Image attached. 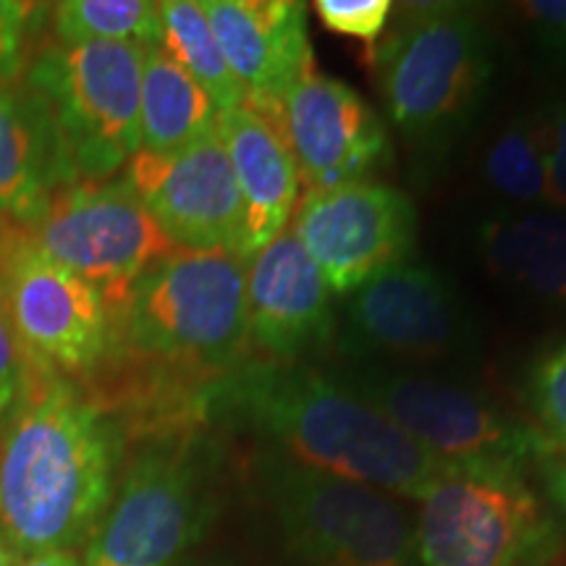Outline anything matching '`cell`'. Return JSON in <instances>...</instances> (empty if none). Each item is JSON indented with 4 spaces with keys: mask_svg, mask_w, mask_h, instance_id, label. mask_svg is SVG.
Wrapping results in <instances>:
<instances>
[{
    "mask_svg": "<svg viewBox=\"0 0 566 566\" xmlns=\"http://www.w3.org/2000/svg\"><path fill=\"white\" fill-rule=\"evenodd\" d=\"M223 407L239 415L275 454L310 470L422 501L451 464L420 449L334 373L265 359L223 386Z\"/></svg>",
    "mask_w": 566,
    "mask_h": 566,
    "instance_id": "6da1fadb",
    "label": "cell"
},
{
    "mask_svg": "<svg viewBox=\"0 0 566 566\" xmlns=\"http://www.w3.org/2000/svg\"><path fill=\"white\" fill-rule=\"evenodd\" d=\"M116 433L63 386L32 394L0 438V530L13 554L74 551L113 495Z\"/></svg>",
    "mask_w": 566,
    "mask_h": 566,
    "instance_id": "7a4b0ae2",
    "label": "cell"
},
{
    "mask_svg": "<svg viewBox=\"0 0 566 566\" xmlns=\"http://www.w3.org/2000/svg\"><path fill=\"white\" fill-rule=\"evenodd\" d=\"M367 63L388 122L420 150H443L475 122L493 74L483 21L462 3L394 11Z\"/></svg>",
    "mask_w": 566,
    "mask_h": 566,
    "instance_id": "3957f363",
    "label": "cell"
},
{
    "mask_svg": "<svg viewBox=\"0 0 566 566\" xmlns=\"http://www.w3.org/2000/svg\"><path fill=\"white\" fill-rule=\"evenodd\" d=\"M132 349L189 365H231L250 342L244 258L174 250L147 268L122 300Z\"/></svg>",
    "mask_w": 566,
    "mask_h": 566,
    "instance_id": "277c9868",
    "label": "cell"
},
{
    "mask_svg": "<svg viewBox=\"0 0 566 566\" xmlns=\"http://www.w3.org/2000/svg\"><path fill=\"white\" fill-rule=\"evenodd\" d=\"M283 546L302 566H415V520L396 495L281 454L260 464Z\"/></svg>",
    "mask_w": 566,
    "mask_h": 566,
    "instance_id": "5b68a950",
    "label": "cell"
},
{
    "mask_svg": "<svg viewBox=\"0 0 566 566\" xmlns=\"http://www.w3.org/2000/svg\"><path fill=\"white\" fill-rule=\"evenodd\" d=\"M331 373L420 449L451 467L522 472L530 457L548 454L535 428L512 420L470 388L380 363H349Z\"/></svg>",
    "mask_w": 566,
    "mask_h": 566,
    "instance_id": "8992f818",
    "label": "cell"
},
{
    "mask_svg": "<svg viewBox=\"0 0 566 566\" xmlns=\"http://www.w3.org/2000/svg\"><path fill=\"white\" fill-rule=\"evenodd\" d=\"M145 48L134 42L53 45L27 84L51 108L76 176L108 179L139 153V87Z\"/></svg>",
    "mask_w": 566,
    "mask_h": 566,
    "instance_id": "52a82bcc",
    "label": "cell"
},
{
    "mask_svg": "<svg viewBox=\"0 0 566 566\" xmlns=\"http://www.w3.org/2000/svg\"><path fill=\"white\" fill-rule=\"evenodd\" d=\"M548 541L546 514L512 470L449 467L415 520L422 566H533Z\"/></svg>",
    "mask_w": 566,
    "mask_h": 566,
    "instance_id": "ba28073f",
    "label": "cell"
},
{
    "mask_svg": "<svg viewBox=\"0 0 566 566\" xmlns=\"http://www.w3.org/2000/svg\"><path fill=\"white\" fill-rule=\"evenodd\" d=\"M210 470L197 443L134 459L92 530L84 566H174L210 516Z\"/></svg>",
    "mask_w": 566,
    "mask_h": 566,
    "instance_id": "9c48e42d",
    "label": "cell"
},
{
    "mask_svg": "<svg viewBox=\"0 0 566 566\" xmlns=\"http://www.w3.org/2000/svg\"><path fill=\"white\" fill-rule=\"evenodd\" d=\"M34 221V250L108 302H122L147 268L179 250L126 179L61 187Z\"/></svg>",
    "mask_w": 566,
    "mask_h": 566,
    "instance_id": "30bf717a",
    "label": "cell"
},
{
    "mask_svg": "<svg viewBox=\"0 0 566 566\" xmlns=\"http://www.w3.org/2000/svg\"><path fill=\"white\" fill-rule=\"evenodd\" d=\"M346 296L338 349L349 363H443L470 346L462 302L436 268L405 260Z\"/></svg>",
    "mask_w": 566,
    "mask_h": 566,
    "instance_id": "8fae6325",
    "label": "cell"
},
{
    "mask_svg": "<svg viewBox=\"0 0 566 566\" xmlns=\"http://www.w3.org/2000/svg\"><path fill=\"white\" fill-rule=\"evenodd\" d=\"M331 294H352L415 250L417 212L405 192L380 181H352L304 192L292 218Z\"/></svg>",
    "mask_w": 566,
    "mask_h": 566,
    "instance_id": "7c38bea8",
    "label": "cell"
},
{
    "mask_svg": "<svg viewBox=\"0 0 566 566\" xmlns=\"http://www.w3.org/2000/svg\"><path fill=\"white\" fill-rule=\"evenodd\" d=\"M124 179L176 247L242 258L244 205L218 132L174 153L139 150Z\"/></svg>",
    "mask_w": 566,
    "mask_h": 566,
    "instance_id": "4fadbf2b",
    "label": "cell"
},
{
    "mask_svg": "<svg viewBox=\"0 0 566 566\" xmlns=\"http://www.w3.org/2000/svg\"><path fill=\"white\" fill-rule=\"evenodd\" d=\"M271 116L292 150L307 192L367 181L391 155L384 118L357 90L310 69Z\"/></svg>",
    "mask_w": 566,
    "mask_h": 566,
    "instance_id": "5bb4252c",
    "label": "cell"
},
{
    "mask_svg": "<svg viewBox=\"0 0 566 566\" xmlns=\"http://www.w3.org/2000/svg\"><path fill=\"white\" fill-rule=\"evenodd\" d=\"M21 342L48 363L82 370L111 344V304L90 281L27 244L3 289Z\"/></svg>",
    "mask_w": 566,
    "mask_h": 566,
    "instance_id": "9a60e30c",
    "label": "cell"
},
{
    "mask_svg": "<svg viewBox=\"0 0 566 566\" xmlns=\"http://www.w3.org/2000/svg\"><path fill=\"white\" fill-rule=\"evenodd\" d=\"M244 275L247 331L268 357L296 363V357L328 342L334 334V294L292 226L244 258Z\"/></svg>",
    "mask_w": 566,
    "mask_h": 566,
    "instance_id": "2e32d148",
    "label": "cell"
},
{
    "mask_svg": "<svg viewBox=\"0 0 566 566\" xmlns=\"http://www.w3.org/2000/svg\"><path fill=\"white\" fill-rule=\"evenodd\" d=\"M244 105L273 113L289 90L315 69L307 6L296 0H200Z\"/></svg>",
    "mask_w": 566,
    "mask_h": 566,
    "instance_id": "e0dca14e",
    "label": "cell"
},
{
    "mask_svg": "<svg viewBox=\"0 0 566 566\" xmlns=\"http://www.w3.org/2000/svg\"><path fill=\"white\" fill-rule=\"evenodd\" d=\"M216 132L242 195V258H250L294 218L302 187L300 168L273 118L250 105L221 113Z\"/></svg>",
    "mask_w": 566,
    "mask_h": 566,
    "instance_id": "ac0fdd59",
    "label": "cell"
},
{
    "mask_svg": "<svg viewBox=\"0 0 566 566\" xmlns=\"http://www.w3.org/2000/svg\"><path fill=\"white\" fill-rule=\"evenodd\" d=\"M76 171L51 108L30 84H0V216L38 218Z\"/></svg>",
    "mask_w": 566,
    "mask_h": 566,
    "instance_id": "d6986e66",
    "label": "cell"
},
{
    "mask_svg": "<svg viewBox=\"0 0 566 566\" xmlns=\"http://www.w3.org/2000/svg\"><path fill=\"white\" fill-rule=\"evenodd\" d=\"M478 252L495 279L535 302L566 310V212L530 210L485 218Z\"/></svg>",
    "mask_w": 566,
    "mask_h": 566,
    "instance_id": "ffe728a7",
    "label": "cell"
},
{
    "mask_svg": "<svg viewBox=\"0 0 566 566\" xmlns=\"http://www.w3.org/2000/svg\"><path fill=\"white\" fill-rule=\"evenodd\" d=\"M221 111L160 45L145 48L139 87V150L174 153L216 134Z\"/></svg>",
    "mask_w": 566,
    "mask_h": 566,
    "instance_id": "44dd1931",
    "label": "cell"
},
{
    "mask_svg": "<svg viewBox=\"0 0 566 566\" xmlns=\"http://www.w3.org/2000/svg\"><path fill=\"white\" fill-rule=\"evenodd\" d=\"M158 45L208 92L216 108L226 113L244 105V92L223 59L200 0H166L158 3Z\"/></svg>",
    "mask_w": 566,
    "mask_h": 566,
    "instance_id": "7402d4cb",
    "label": "cell"
},
{
    "mask_svg": "<svg viewBox=\"0 0 566 566\" xmlns=\"http://www.w3.org/2000/svg\"><path fill=\"white\" fill-rule=\"evenodd\" d=\"M59 45L134 42L150 48L160 40L158 3L150 0H66L53 6Z\"/></svg>",
    "mask_w": 566,
    "mask_h": 566,
    "instance_id": "603a6c76",
    "label": "cell"
},
{
    "mask_svg": "<svg viewBox=\"0 0 566 566\" xmlns=\"http://www.w3.org/2000/svg\"><path fill=\"white\" fill-rule=\"evenodd\" d=\"M483 176L504 200L520 205L546 202V158L537 118H516L485 150Z\"/></svg>",
    "mask_w": 566,
    "mask_h": 566,
    "instance_id": "cb8c5ba5",
    "label": "cell"
},
{
    "mask_svg": "<svg viewBox=\"0 0 566 566\" xmlns=\"http://www.w3.org/2000/svg\"><path fill=\"white\" fill-rule=\"evenodd\" d=\"M527 399L548 454L566 451V342L551 346L530 367Z\"/></svg>",
    "mask_w": 566,
    "mask_h": 566,
    "instance_id": "d4e9b609",
    "label": "cell"
},
{
    "mask_svg": "<svg viewBox=\"0 0 566 566\" xmlns=\"http://www.w3.org/2000/svg\"><path fill=\"white\" fill-rule=\"evenodd\" d=\"M30 399V349L21 342L0 292V428H6Z\"/></svg>",
    "mask_w": 566,
    "mask_h": 566,
    "instance_id": "484cf974",
    "label": "cell"
},
{
    "mask_svg": "<svg viewBox=\"0 0 566 566\" xmlns=\"http://www.w3.org/2000/svg\"><path fill=\"white\" fill-rule=\"evenodd\" d=\"M391 0H317L315 13L328 32L365 42L367 51L378 45L391 24Z\"/></svg>",
    "mask_w": 566,
    "mask_h": 566,
    "instance_id": "4316f807",
    "label": "cell"
},
{
    "mask_svg": "<svg viewBox=\"0 0 566 566\" xmlns=\"http://www.w3.org/2000/svg\"><path fill=\"white\" fill-rule=\"evenodd\" d=\"M543 158H546V202L566 212V97L537 113Z\"/></svg>",
    "mask_w": 566,
    "mask_h": 566,
    "instance_id": "83f0119b",
    "label": "cell"
},
{
    "mask_svg": "<svg viewBox=\"0 0 566 566\" xmlns=\"http://www.w3.org/2000/svg\"><path fill=\"white\" fill-rule=\"evenodd\" d=\"M520 11L535 45L566 66V0H530L520 3Z\"/></svg>",
    "mask_w": 566,
    "mask_h": 566,
    "instance_id": "f1b7e54d",
    "label": "cell"
},
{
    "mask_svg": "<svg viewBox=\"0 0 566 566\" xmlns=\"http://www.w3.org/2000/svg\"><path fill=\"white\" fill-rule=\"evenodd\" d=\"M38 6L19 0H0V84L17 82L24 59L27 21Z\"/></svg>",
    "mask_w": 566,
    "mask_h": 566,
    "instance_id": "f546056e",
    "label": "cell"
},
{
    "mask_svg": "<svg viewBox=\"0 0 566 566\" xmlns=\"http://www.w3.org/2000/svg\"><path fill=\"white\" fill-rule=\"evenodd\" d=\"M551 462L546 464V483L551 495L556 499V504L566 512V451H556L548 454Z\"/></svg>",
    "mask_w": 566,
    "mask_h": 566,
    "instance_id": "4dcf8cb0",
    "label": "cell"
},
{
    "mask_svg": "<svg viewBox=\"0 0 566 566\" xmlns=\"http://www.w3.org/2000/svg\"><path fill=\"white\" fill-rule=\"evenodd\" d=\"M17 566H84L80 558L69 551H51V554H34V556H24Z\"/></svg>",
    "mask_w": 566,
    "mask_h": 566,
    "instance_id": "1f68e13d",
    "label": "cell"
},
{
    "mask_svg": "<svg viewBox=\"0 0 566 566\" xmlns=\"http://www.w3.org/2000/svg\"><path fill=\"white\" fill-rule=\"evenodd\" d=\"M0 566H17V554H13L9 541H6L3 530H0Z\"/></svg>",
    "mask_w": 566,
    "mask_h": 566,
    "instance_id": "d6a6232c",
    "label": "cell"
}]
</instances>
